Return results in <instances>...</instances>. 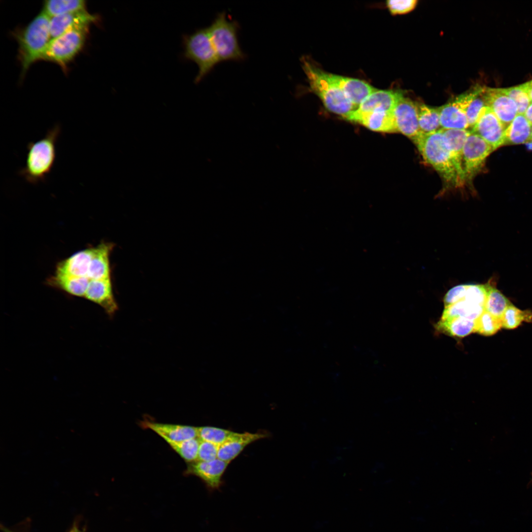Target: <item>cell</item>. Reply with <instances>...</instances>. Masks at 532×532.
<instances>
[{"label":"cell","instance_id":"1","mask_svg":"<svg viewBox=\"0 0 532 532\" xmlns=\"http://www.w3.org/2000/svg\"><path fill=\"white\" fill-rule=\"evenodd\" d=\"M61 131L58 123L45 135L27 145L25 166L19 172L28 182L36 184L44 182L50 173L56 158V143Z\"/></svg>","mask_w":532,"mask_h":532},{"label":"cell","instance_id":"2","mask_svg":"<svg viewBox=\"0 0 532 532\" xmlns=\"http://www.w3.org/2000/svg\"><path fill=\"white\" fill-rule=\"evenodd\" d=\"M424 161L431 165L449 186L462 187L441 130L421 133L413 141Z\"/></svg>","mask_w":532,"mask_h":532},{"label":"cell","instance_id":"3","mask_svg":"<svg viewBox=\"0 0 532 532\" xmlns=\"http://www.w3.org/2000/svg\"><path fill=\"white\" fill-rule=\"evenodd\" d=\"M50 17L42 11L24 29L14 34L19 45V59L22 74L37 60L51 39Z\"/></svg>","mask_w":532,"mask_h":532},{"label":"cell","instance_id":"4","mask_svg":"<svg viewBox=\"0 0 532 532\" xmlns=\"http://www.w3.org/2000/svg\"><path fill=\"white\" fill-rule=\"evenodd\" d=\"M303 69L311 90L319 96L330 111L345 118L357 108L343 92L330 79L328 73L303 60Z\"/></svg>","mask_w":532,"mask_h":532},{"label":"cell","instance_id":"5","mask_svg":"<svg viewBox=\"0 0 532 532\" xmlns=\"http://www.w3.org/2000/svg\"><path fill=\"white\" fill-rule=\"evenodd\" d=\"M238 28L237 22L228 20L224 12L219 13L208 28L219 62L244 59L237 38Z\"/></svg>","mask_w":532,"mask_h":532},{"label":"cell","instance_id":"6","mask_svg":"<svg viewBox=\"0 0 532 532\" xmlns=\"http://www.w3.org/2000/svg\"><path fill=\"white\" fill-rule=\"evenodd\" d=\"M183 44L185 58L194 62L199 67L195 78V82L198 83L219 62L208 28L184 36Z\"/></svg>","mask_w":532,"mask_h":532},{"label":"cell","instance_id":"7","mask_svg":"<svg viewBox=\"0 0 532 532\" xmlns=\"http://www.w3.org/2000/svg\"><path fill=\"white\" fill-rule=\"evenodd\" d=\"M89 27L69 30L50 39L42 55L41 60L50 61L63 69L72 60L84 46Z\"/></svg>","mask_w":532,"mask_h":532},{"label":"cell","instance_id":"8","mask_svg":"<svg viewBox=\"0 0 532 532\" xmlns=\"http://www.w3.org/2000/svg\"><path fill=\"white\" fill-rule=\"evenodd\" d=\"M482 89L481 86H476L438 107L441 128L468 130L466 110L472 100Z\"/></svg>","mask_w":532,"mask_h":532},{"label":"cell","instance_id":"9","mask_svg":"<svg viewBox=\"0 0 532 532\" xmlns=\"http://www.w3.org/2000/svg\"><path fill=\"white\" fill-rule=\"evenodd\" d=\"M494 151L478 134L470 131L463 149V169L465 183H471L481 170L487 158Z\"/></svg>","mask_w":532,"mask_h":532},{"label":"cell","instance_id":"10","mask_svg":"<svg viewBox=\"0 0 532 532\" xmlns=\"http://www.w3.org/2000/svg\"><path fill=\"white\" fill-rule=\"evenodd\" d=\"M505 129L492 110L486 106L470 131L480 136L494 150L505 144Z\"/></svg>","mask_w":532,"mask_h":532},{"label":"cell","instance_id":"11","mask_svg":"<svg viewBox=\"0 0 532 532\" xmlns=\"http://www.w3.org/2000/svg\"><path fill=\"white\" fill-rule=\"evenodd\" d=\"M393 112L398 133L409 138L412 141L421 134L417 103L402 96Z\"/></svg>","mask_w":532,"mask_h":532},{"label":"cell","instance_id":"12","mask_svg":"<svg viewBox=\"0 0 532 532\" xmlns=\"http://www.w3.org/2000/svg\"><path fill=\"white\" fill-rule=\"evenodd\" d=\"M84 298L99 305L109 318H113L119 310L111 278L90 280Z\"/></svg>","mask_w":532,"mask_h":532},{"label":"cell","instance_id":"13","mask_svg":"<svg viewBox=\"0 0 532 532\" xmlns=\"http://www.w3.org/2000/svg\"><path fill=\"white\" fill-rule=\"evenodd\" d=\"M482 95L486 105L492 110L506 128L518 114L514 101L502 88L483 87Z\"/></svg>","mask_w":532,"mask_h":532},{"label":"cell","instance_id":"14","mask_svg":"<svg viewBox=\"0 0 532 532\" xmlns=\"http://www.w3.org/2000/svg\"><path fill=\"white\" fill-rule=\"evenodd\" d=\"M229 463L218 458L207 462L197 461L189 463L184 473L199 477L209 488L216 489L222 484V476Z\"/></svg>","mask_w":532,"mask_h":532},{"label":"cell","instance_id":"15","mask_svg":"<svg viewBox=\"0 0 532 532\" xmlns=\"http://www.w3.org/2000/svg\"><path fill=\"white\" fill-rule=\"evenodd\" d=\"M357 122L372 131L388 133H398L393 112L374 110L358 113L355 110L346 119Z\"/></svg>","mask_w":532,"mask_h":532},{"label":"cell","instance_id":"16","mask_svg":"<svg viewBox=\"0 0 532 532\" xmlns=\"http://www.w3.org/2000/svg\"><path fill=\"white\" fill-rule=\"evenodd\" d=\"M268 436V432L265 431L255 433L234 432L228 440L219 446L217 458L230 463L237 457L248 445Z\"/></svg>","mask_w":532,"mask_h":532},{"label":"cell","instance_id":"17","mask_svg":"<svg viewBox=\"0 0 532 532\" xmlns=\"http://www.w3.org/2000/svg\"><path fill=\"white\" fill-rule=\"evenodd\" d=\"M98 20L97 16L89 13L87 10L51 17L50 20L51 39L69 30L82 27H89Z\"/></svg>","mask_w":532,"mask_h":532},{"label":"cell","instance_id":"18","mask_svg":"<svg viewBox=\"0 0 532 532\" xmlns=\"http://www.w3.org/2000/svg\"><path fill=\"white\" fill-rule=\"evenodd\" d=\"M331 80L337 86L357 108L376 89L367 83L357 79L328 73Z\"/></svg>","mask_w":532,"mask_h":532},{"label":"cell","instance_id":"19","mask_svg":"<svg viewBox=\"0 0 532 532\" xmlns=\"http://www.w3.org/2000/svg\"><path fill=\"white\" fill-rule=\"evenodd\" d=\"M94 249V247L84 249L59 262L56 265L55 273L88 278Z\"/></svg>","mask_w":532,"mask_h":532},{"label":"cell","instance_id":"20","mask_svg":"<svg viewBox=\"0 0 532 532\" xmlns=\"http://www.w3.org/2000/svg\"><path fill=\"white\" fill-rule=\"evenodd\" d=\"M441 131L447 143L451 159L463 186L465 184L463 161V149L470 131L441 129Z\"/></svg>","mask_w":532,"mask_h":532},{"label":"cell","instance_id":"21","mask_svg":"<svg viewBox=\"0 0 532 532\" xmlns=\"http://www.w3.org/2000/svg\"><path fill=\"white\" fill-rule=\"evenodd\" d=\"M403 96L399 91L376 90L370 94L355 111L366 113L374 110L392 112L399 99Z\"/></svg>","mask_w":532,"mask_h":532},{"label":"cell","instance_id":"22","mask_svg":"<svg viewBox=\"0 0 532 532\" xmlns=\"http://www.w3.org/2000/svg\"><path fill=\"white\" fill-rule=\"evenodd\" d=\"M114 247L113 243L106 242L94 247L87 275L90 280L111 278L110 256Z\"/></svg>","mask_w":532,"mask_h":532},{"label":"cell","instance_id":"23","mask_svg":"<svg viewBox=\"0 0 532 532\" xmlns=\"http://www.w3.org/2000/svg\"><path fill=\"white\" fill-rule=\"evenodd\" d=\"M143 427L149 429L162 438L181 441L198 438V427L177 424L161 423L150 421L142 422Z\"/></svg>","mask_w":532,"mask_h":532},{"label":"cell","instance_id":"24","mask_svg":"<svg viewBox=\"0 0 532 532\" xmlns=\"http://www.w3.org/2000/svg\"><path fill=\"white\" fill-rule=\"evenodd\" d=\"M89 281L90 279L86 277L72 276L55 273L46 280V284L68 295L84 298Z\"/></svg>","mask_w":532,"mask_h":532},{"label":"cell","instance_id":"25","mask_svg":"<svg viewBox=\"0 0 532 532\" xmlns=\"http://www.w3.org/2000/svg\"><path fill=\"white\" fill-rule=\"evenodd\" d=\"M475 320L463 318L440 319L435 325V329L440 333L463 338L474 332Z\"/></svg>","mask_w":532,"mask_h":532},{"label":"cell","instance_id":"26","mask_svg":"<svg viewBox=\"0 0 532 532\" xmlns=\"http://www.w3.org/2000/svg\"><path fill=\"white\" fill-rule=\"evenodd\" d=\"M532 126L524 114H518L505 128V144H518L528 142Z\"/></svg>","mask_w":532,"mask_h":532},{"label":"cell","instance_id":"27","mask_svg":"<svg viewBox=\"0 0 532 532\" xmlns=\"http://www.w3.org/2000/svg\"><path fill=\"white\" fill-rule=\"evenodd\" d=\"M484 311V306L464 299L444 307L440 319L463 318L476 320Z\"/></svg>","mask_w":532,"mask_h":532},{"label":"cell","instance_id":"28","mask_svg":"<svg viewBox=\"0 0 532 532\" xmlns=\"http://www.w3.org/2000/svg\"><path fill=\"white\" fill-rule=\"evenodd\" d=\"M486 283L487 295L484 310L501 319L506 309L512 303L496 288L493 280L490 279Z\"/></svg>","mask_w":532,"mask_h":532},{"label":"cell","instance_id":"29","mask_svg":"<svg viewBox=\"0 0 532 532\" xmlns=\"http://www.w3.org/2000/svg\"><path fill=\"white\" fill-rule=\"evenodd\" d=\"M86 1L82 0H50L43 4V11L50 18L86 10Z\"/></svg>","mask_w":532,"mask_h":532},{"label":"cell","instance_id":"30","mask_svg":"<svg viewBox=\"0 0 532 532\" xmlns=\"http://www.w3.org/2000/svg\"><path fill=\"white\" fill-rule=\"evenodd\" d=\"M418 119L422 133H432L442 129L438 107H431L423 103L418 104Z\"/></svg>","mask_w":532,"mask_h":532},{"label":"cell","instance_id":"31","mask_svg":"<svg viewBox=\"0 0 532 532\" xmlns=\"http://www.w3.org/2000/svg\"><path fill=\"white\" fill-rule=\"evenodd\" d=\"M185 461L191 463L198 461L200 439L199 438L174 441L163 438Z\"/></svg>","mask_w":532,"mask_h":532},{"label":"cell","instance_id":"32","mask_svg":"<svg viewBox=\"0 0 532 532\" xmlns=\"http://www.w3.org/2000/svg\"><path fill=\"white\" fill-rule=\"evenodd\" d=\"M502 327L506 329H513L518 327L523 321L532 322V312L522 311L510 304L504 312L501 318Z\"/></svg>","mask_w":532,"mask_h":532},{"label":"cell","instance_id":"33","mask_svg":"<svg viewBox=\"0 0 532 532\" xmlns=\"http://www.w3.org/2000/svg\"><path fill=\"white\" fill-rule=\"evenodd\" d=\"M235 432L217 427H198V438L220 446L228 440Z\"/></svg>","mask_w":532,"mask_h":532},{"label":"cell","instance_id":"34","mask_svg":"<svg viewBox=\"0 0 532 532\" xmlns=\"http://www.w3.org/2000/svg\"><path fill=\"white\" fill-rule=\"evenodd\" d=\"M475 321L474 332L485 336L495 334L502 327L500 318H497L485 310Z\"/></svg>","mask_w":532,"mask_h":532},{"label":"cell","instance_id":"35","mask_svg":"<svg viewBox=\"0 0 532 532\" xmlns=\"http://www.w3.org/2000/svg\"><path fill=\"white\" fill-rule=\"evenodd\" d=\"M502 91L515 102L518 114H524L531 102L525 84L507 88H502Z\"/></svg>","mask_w":532,"mask_h":532},{"label":"cell","instance_id":"36","mask_svg":"<svg viewBox=\"0 0 532 532\" xmlns=\"http://www.w3.org/2000/svg\"><path fill=\"white\" fill-rule=\"evenodd\" d=\"M482 91L476 96L469 104L466 112L468 130H471L476 124L482 109L486 105Z\"/></svg>","mask_w":532,"mask_h":532},{"label":"cell","instance_id":"37","mask_svg":"<svg viewBox=\"0 0 532 532\" xmlns=\"http://www.w3.org/2000/svg\"><path fill=\"white\" fill-rule=\"evenodd\" d=\"M219 445L200 440L198 459L200 461H211L217 459Z\"/></svg>","mask_w":532,"mask_h":532},{"label":"cell","instance_id":"38","mask_svg":"<svg viewBox=\"0 0 532 532\" xmlns=\"http://www.w3.org/2000/svg\"><path fill=\"white\" fill-rule=\"evenodd\" d=\"M416 0H389L387 6L392 14H400L410 12L416 6Z\"/></svg>","mask_w":532,"mask_h":532},{"label":"cell","instance_id":"39","mask_svg":"<svg viewBox=\"0 0 532 532\" xmlns=\"http://www.w3.org/2000/svg\"><path fill=\"white\" fill-rule=\"evenodd\" d=\"M466 284H460L450 289L443 298L444 307L455 303L465 298Z\"/></svg>","mask_w":532,"mask_h":532},{"label":"cell","instance_id":"40","mask_svg":"<svg viewBox=\"0 0 532 532\" xmlns=\"http://www.w3.org/2000/svg\"><path fill=\"white\" fill-rule=\"evenodd\" d=\"M524 115L532 126V101H531L529 106L527 107Z\"/></svg>","mask_w":532,"mask_h":532},{"label":"cell","instance_id":"41","mask_svg":"<svg viewBox=\"0 0 532 532\" xmlns=\"http://www.w3.org/2000/svg\"><path fill=\"white\" fill-rule=\"evenodd\" d=\"M531 101H532V80L524 83Z\"/></svg>","mask_w":532,"mask_h":532},{"label":"cell","instance_id":"42","mask_svg":"<svg viewBox=\"0 0 532 532\" xmlns=\"http://www.w3.org/2000/svg\"><path fill=\"white\" fill-rule=\"evenodd\" d=\"M69 532H82L79 531L76 527H73Z\"/></svg>","mask_w":532,"mask_h":532},{"label":"cell","instance_id":"43","mask_svg":"<svg viewBox=\"0 0 532 532\" xmlns=\"http://www.w3.org/2000/svg\"><path fill=\"white\" fill-rule=\"evenodd\" d=\"M529 142H532V132H531L530 139V140H529Z\"/></svg>","mask_w":532,"mask_h":532},{"label":"cell","instance_id":"44","mask_svg":"<svg viewBox=\"0 0 532 532\" xmlns=\"http://www.w3.org/2000/svg\"><path fill=\"white\" fill-rule=\"evenodd\" d=\"M5 532H11V531H8V530H6Z\"/></svg>","mask_w":532,"mask_h":532}]
</instances>
